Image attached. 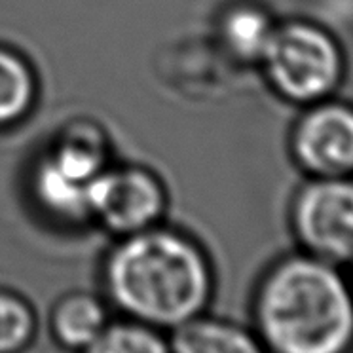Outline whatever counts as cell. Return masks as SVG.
Returning <instances> with one entry per match:
<instances>
[{
    "instance_id": "1",
    "label": "cell",
    "mask_w": 353,
    "mask_h": 353,
    "mask_svg": "<svg viewBox=\"0 0 353 353\" xmlns=\"http://www.w3.org/2000/svg\"><path fill=\"white\" fill-rule=\"evenodd\" d=\"M105 283L123 312L150 327H179L205 307L211 266L186 234L163 226L123 236L105 264Z\"/></svg>"
},
{
    "instance_id": "2",
    "label": "cell",
    "mask_w": 353,
    "mask_h": 353,
    "mask_svg": "<svg viewBox=\"0 0 353 353\" xmlns=\"http://www.w3.org/2000/svg\"><path fill=\"white\" fill-rule=\"evenodd\" d=\"M256 323L272 353H352V281L336 264L289 254L262 279Z\"/></svg>"
},
{
    "instance_id": "3",
    "label": "cell",
    "mask_w": 353,
    "mask_h": 353,
    "mask_svg": "<svg viewBox=\"0 0 353 353\" xmlns=\"http://www.w3.org/2000/svg\"><path fill=\"white\" fill-rule=\"evenodd\" d=\"M261 67L281 99L307 107L332 97L344 82L345 55L336 37L307 19L276 25Z\"/></svg>"
},
{
    "instance_id": "4",
    "label": "cell",
    "mask_w": 353,
    "mask_h": 353,
    "mask_svg": "<svg viewBox=\"0 0 353 353\" xmlns=\"http://www.w3.org/2000/svg\"><path fill=\"white\" fill-rule=\"evenodd\" d=\"M302 251L330 264L353 261V176H310L291 203Z\"/></svg>"
},
{
    "instance_id": "5",
    "label": "cell",
    "mask_w": 353,
    "mask_h": 353,
    "mask_svg": "<svg viewBox=\"0 0 353 353\" xmlns=\"http://www.w3.org/2000/svg\"><path fill=\"white\" fill-rule=\"evenodd\" d=\"M168 194L145 165H108L90 188V216L116 236H130L160 223Z\"/></svg>"
},
{
    "instance_id": "6",
    "label": "cell",
    "mask_w": 353,
    "mask_h": 353,
    "mask_svg": "<svg viewBox=\"0 0 353 353\" xmlns=\"http://www.w3.org/2000/svg\"><path fill=\"white\" fill-rule=\"evenodd\" d=\"M291 154L310 176H353V105L317 101L304 107L291 131Z\"/></svg>"
},
{
    "instance_id": "7",
    "label": "cell",
    "mask_w": 353,
    "mask_h": 353,
    "mask_svg": "<svg viewBox=\"0 0 353 353\" xmlns=\"http://www.w3.org/2000/svg\"><path fill=\"white\" fill-rule=\"evenodd\" d=\"M110 143L99 123L74 120L63 125L34 169L69 190L88 194L101 171L110 165Z\"/></svg>"
},
{
    "instance_id": "8",
    "label": "cell",
    "mask_w": 353,
    "mask_h": 353,
    "mask_svg": "<svg viewBox=\"0 0 353 353\" xmlns=\"http://www.w3.org/2000/svg\"><path fill=\"white\" fill-rule=\"evenodd\" d=\"M276 25L262 6L236 4L226 10L219 21L221 44L238 61L261 63Z\"/></svg>"
},
{
    "instance_id": "9",
    "label": "cell",
    "mask_w": 353,
    "mask_h": 353,
    "mask_svg": "<svg viewBox=\"0 0 353 353\" xmlns=\"http://www.w3.org/2000/svg\"><path fill=\"white\" fill-rule=\"evenodd\" d=\"M171 353H264L261 342L245 329L196 315L175 327Z\"/></svg>"
},
{
    "instance_id": "10",
    "label": "cell",
    "mask_w": 353,
    "mask_h": 353,
    "mask_svg": "<svg viewBox=\"0 0 353 353\" xmlns=\"http://www.w3.org/2000/svg\"><path fill=\"white\" fill-rule=\"evenodd\" d=\"M37 99L31 63L16 50L0 46V128L19 122Z\"/></svg>"
},
{
    "instance_id": "11",
    "label": "cell",
    "mask_w": 353,
    "mask_h": 353,
    "mask_svg": "<svg viewBox=\"0 0 353 353\" xmlns=\"http://www.w3.org/2000/svg\"><path fill=\"white\" fill-rule=\"evenodd\" d=\"M107 327V312L99 300L78 292L69 294L54 312V329L57 338L69 347H88Z\"/></svg>"
},
{
    "instance_id": "12",
    "label": "cell",
    "mask_w": 353,
    "mask_h": 353,
    "mask_svg": "<svg viewBox=\"0 0 353 353\" xmlns=\"http://www.w3.org/2000/svg\"><path fill=\"white\" fill-rule=\"evenodd\" d=\"M85 353H171L169 345L145 323L107 325Z\"/></svg>"
},
{
    "instance_id": "13",
    "label": "cell",
    "mask_w": 353,
    "mask_h": 353,
    "mask_svg": "<svg viewBox=\"0 0 353 353\" xmlns=\"http://www.w3.org/2000/svg\"><path fill=\"white\" fill-rule=\"evenodd\" d=\"M34 315L21 296L0 291V353L21 350L32 336Z\"/></svg>"
},
{
    "instance_id": "14",
    "label": "cell",
    "mask_w": 353,
    "mask_h": 353,
    "mask_svg": "<svg viewBox=\"0 0 353 353\" xmlns=\"http://www.w3.org/2000/svg\"><path fill=\"white\" fill-rule=\"evenodd\" d=\"M350 264H352V279H350V281H352V287H353V261L350 262Z\"/></svg>"
}]
</instances>
